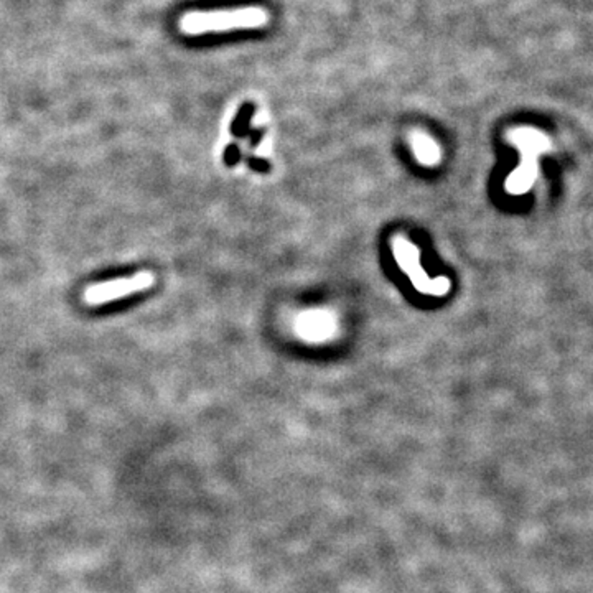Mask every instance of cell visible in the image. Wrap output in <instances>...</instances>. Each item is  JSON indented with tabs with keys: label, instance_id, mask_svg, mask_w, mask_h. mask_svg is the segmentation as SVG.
Returning <instances> with one entry per match:
<instances>
[{
	"label": "cell",
	"instance_id": "cell-1",
	"mask_svg": "<svg viewBox=\"0 0 593 593\" xmlns=\"http://www.w3.org/2000/svg\"><path fill=\"white\" fill-rule=\"evenodd\" d=\"M269 22L264 8L244 7L232 10L191 12L180 19V30L184 35H203L230 32V30L257 28Z\"/></svg>",
	"mask_w": 593,
	"mask_h": 593
},
{
	"label": "cell",
	"instance_id": "cell-2",
	"mask_svg": "<svg viewBox=\"0 0 593 593\" xmlns=\"http://www.w3.org/2000/svg\"><path fill=\"white\" fill-rule=\"evenodd\" d=\"M153 284V277L148 272H140V274L130 277V279L112 280V282H104L92 285L86 290L85 298L89 303H103L114 300V298H122L130 293L140 292V290L148 289Z\"/></svg>",
	"mask_w": 593,
	"mask_h": 593
},
{
	"label": "cell",
	"instance_id": "cell-3",
	"mask_svg": "<svg viewBox=\"0 0 593 593\" xmlns=\"http://www.w3.org/2000/svg\"><path fill=\"white\" fill-rule=\"evenodd\" d=\"M335 329L333 318L323 311H311V313L302 315L298 322V332L309 340H325Z\"/></svg>",
	"mask_w": 593,
	"mask_h": 593
},
{
	"label": "cell",
	"instance_id": "cell-4",
	"mask_svg": "<svg viewBox=\"0 0 593 593\" xmlns=\"http://www.w3.org/2000/svg\"><path fill=\"white\" fill-rule=\"evenodd\" d=\"M412 145H414V151L420 162H424V164H435V162H438L440 153H438L437 144H433L427 135L414 134Z\"/></svg>",
	"mask_w": 593,
	"mask_h": 593
}]
</instances>
